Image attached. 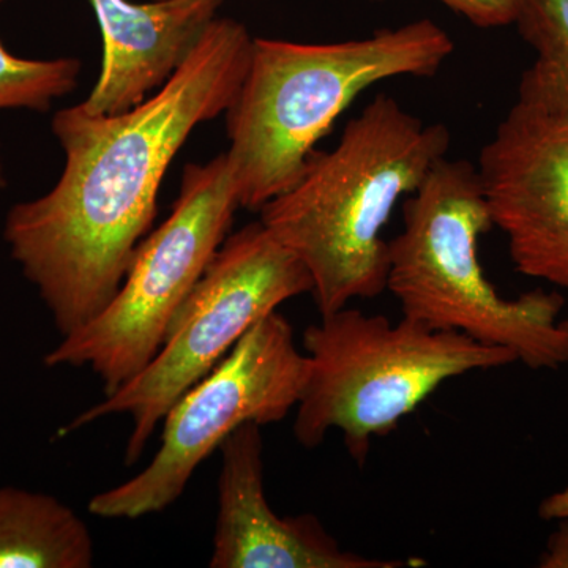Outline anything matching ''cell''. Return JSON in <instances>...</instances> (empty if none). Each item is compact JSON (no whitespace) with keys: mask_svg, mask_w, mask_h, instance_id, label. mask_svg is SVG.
<instances>
[{"mask_svg":"<svg viewBox=\"0 0 568 568\" xmlns=\"http://www.w3.org/2000/svg\"><path fill=\"white\" fill-rule=\"evenodd\" d=\"M312 293L305 265L261 222L227 235L168 325L163 345L140 375L82 410L61 435L100 418L129 414L133 429L125 465L141 458L171 406L265 316Z\"/></svg>","mask_w":568,"mask_h":568,"instance_id":"6","label":"cell"},{"mask_svg":"<svg viewBox=\"0 0 568 568\" xmlns=\"http://www.w3.org/2000/svg\"><path fill=\"white\" fill-rule=\"evenodd\" d=\"M538 515L547 521L568 518V485L541 500Z\"/></svg>","mask_w":568,"mask_h":568,"instance_id":"17","label":"cell"},{"mask_svg":"<svg viewBox=\"0 0 568 568\" xmlns=\"http://www.w3.org/2000/svg\"><path fill=\"white\" fill-rule=\"evenodd\" d=\"M304 346L308 377L295 407V439L315 448L328 432H342L358 465L375 437L395 429L447 381L518 362L504 347L457 332L347 306L310 325Z\"/></svg>","mask_w":568,"mask_h":568,"instance_id":"5","label":"cell"},{"mask_svg":"<svg viewBox=\"0 0 568 568\" xmlns=\"http://www.w3.org/2000/svg\"><path fill=\"white\" fill-rule=\"evenodd\" d=\"M514 24L536 59L568 69V0H517Z\"/></svg>","mask_w":568,"mask_h":568,"instance_id":"14","label":"cell"},{"mask_svg":"<svg viewBox=\"0 0 568 568\" xmlns=\"http://www.w3.org/2000/svg\"><path fill=\"white\" fill-rule=\"evenodd\" d=\"M372 2H383V0H372Z\"/></svg>","mask_w":568,"mask_h":568,"instance_id":"20","label":"cell"},{"mask_svg":"<svg viewBox=\"0 0 568 568\" xmlns=\"http://www.w3.org/2000/svg\"><path fill=\"white\" fill-rule=\"evenodd\" d=\"M476 164L439 160L403 207V230L388 242L386 291L403 316L504 347L532 369L568 365L559 293L506 298L485 276L478 239L491 230Z\"/></svg>","mask_w":568,"mask_h":568,"instance_id":"4","label":"cell"},{"mask_svg":"<svg viewBox=\"0 0 568 568\" xmlns=\"http://www.w3.org/2000/svg\"><path fill=\"white\" fill-rule=\"evenodd\" d=\"M493 226L519 274L568 290V69L536 59L481 148Z\"/></svg>","mask_w":568,"mask_h":568,"instance_id":"9","label":"cell"},{"mask_svg":"<svg viewBox=\"0 0 568 568\" xmlns=\"http://www.w3.org/2000/svg\"><path fill=\"white\" fill-rule=\"evenodd\" d=\"M439 2L480 29L511 26L517 17V0H439Z\"/></svg>","mask_w":568,"mask_h":568,"instance_id":"15","label":"cell"},{"mask_svg":"<svg viewBox=\"0 0 568 568\" xmlns=\"http://www.w3.org/2000/svg\"><path fill=\"white\" fill-rule=\"evenodd\" d=\"M560 325H562L564 331H566L567 334H568V320L560 321Z\"/></svg>","mask_w":568,"mask_h":568,"instance_id":"19","label":"cell"},{"mask_svg":"<svg viewBox=\"0 0 568 568\" xmlns=\"http://www.w3.org/2000/svg\"><path fill=\"white\" fill-rule=\"evenodd\" d=\"M308 357L278 312L253 325L163 417L162 444L138 476L89 503L95 517L136 519L173 506L194 470L242 425L276 424L295 409Z\"/></svg>","mask_w":568,"mask_h":568,"instance_id":"8","label":"cell"},{"mask_svg":"<svg viewBox=\"0 0 568 568\" xmlns=\"http://www.w3.org/2000/svg\"><path fill=\"white\" fill-rule=\"evenodd\" d=\"M448 148L444 123H425L381 93L332 151L313 152L294 185L261 207L260 222L308 271L321 316L386 291L384 227Z\"/></svg>","mask_w":568,"mask_h":568,"instance_id":"2","label":"cell"},{"mask_svg":"<svg viewBox=\"0 0 568 568\" xmlns=\"http://www.w3.org/2000/svg\"><path fill=\"white\" fill-rule=\"evenodd\" d=\"M6 186V175H3L2 160H0V189Z\"/></svg>","mask_w":568,"mask_h":568,"instance_id":"18","label":"cell"},{"mask_svg":"<svg viewBox=\"0 0 568 568\" xmlns=\"http://www.w3.org/2000/svg\"><path fill=\"white\" fill-rule=\"evenodd\" d=\"M263 426L223 440L212 568H406L418 560L366 558L339 547L313 515L278 517L264 487Z\"/></svg>","mask_w":568,"mask_h":568,"instance_id":"10","label":"cell"},{"mask_svg":"<svg viewBox=\"0 0 568 568\" xmlns=\"http://www.w3.org/2000/svg\"><path fill=\"white\" fill-rule=\"evenodd\" d=\"M455 43L417 20L335 43L254 39L226 111V152L241 209L261 211L294 185L315 145L361 93L394 78L435 77Z\"/></svg>","mask_w":568,"mask_h":568,"instance_id":"3","label":"cell"},{"mask_svg":"<svg viewBox=\"0 0 568 568\" xmlns=\"http://www.w3.org/2000/svg\"><path fill=\"white\" fill-rule=\"evenodd\" d=\"M253 40L241 22L215 18L151 99L118 115L77 104L52 119L62 175L43 196L10 209L3 237L62 336L118 294L155 220L168 168L197 125L230 110Z\"/></svg>","mask_w":568,"mask_h":568,"instance_id":"1","label":"cell"},{"mask_svg":"<svg viewBox=\"0 0 568 568\" xmlns=\"http://www.w3.org/2000/svg\"><path fill=\"white\" fill-rule=\"evenodd\" d=\"M241 209L226 153L186 164L170 216L134 253L118 294L99 316L62 336L44 364L91 366L104 395L151 364L174 313L230 235Z\"/></svg>","mask_w":568,"mask_h":568,"instance_id":"7","label":"cell"},{"mask_svg":"<svg viewBox=\"0 0 568 568\" xmlns=\"http://www.w3.org/2000/svg\"><path fill=\"white\" fill-rule=\"evenodd\" d=\"M80 71L78 59L29 61L11 54L0 41V110L48 111L74 91Z\"/></svg>","mask_w":568,"mask_h":568,"instance_id":"13","label":"cell"},{"mask_svg":"<svg viewBox=\"0 0 568 568\" xmlns=\"http://www.w3.org/2000/svg\"><path fill=\"white\" fill-rule=\"evenodd\" d=\"M93 540L84 519L58 497L0 488V568H89Z\"/></svg>","mask_w":568,"mask_h":568,"instance_id":"12","label":"cell"},{"mask_svg":"<svg viewBox=\"0 0 568 568\" xmlns=\"http://www.w3.org/2000/svg\"><path fill=\"white\" fill-rule=\"evenodd\" d=\"M558 528L549 536L538 559L541 568H568V518L558 519Z\"/></svg>","mask_w":568,"mask_h":568,"instance_id":"16","label":"cell"},{"mask_svg":"<svg viewBox=\"0 0 568 568\" xmlns=\"http://www.w3.org/2000/svg\"><path fill=\"white\" fill-rule=\"evenodd\" d=\"M103 33L102 73L80 103L95 115H118L162 88L215 20L222 0H89Z\"/></svg>","mask_w":568,"mask_h":568,"instance_id":"11","label":"cell"}]
</instances>
